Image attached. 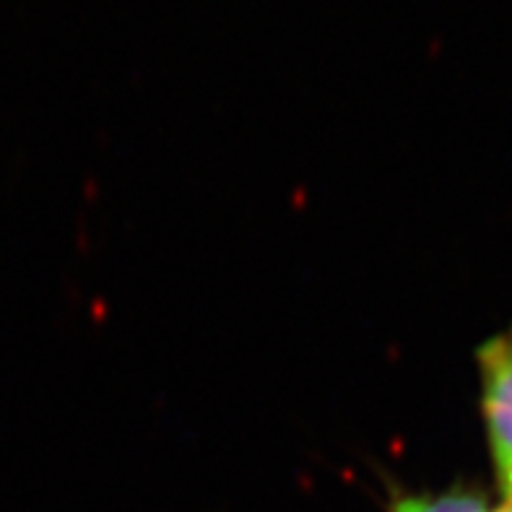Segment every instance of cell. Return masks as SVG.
Segmentation results:
<instances>
[{"instance_id": "obj_1", "label": "cell", "mask_w": 512, "mask_h": 512, "mask_svg": "<svg viewBox=\"0 0 512 512\" xmlns=\"http://www.w3.org/2000/svg\"><path fill=\"white\" fill-rule=\"evenodd\" d=\"M479 372L494 466L507 502H512V328L481 346Z\"/></svg>"}, {"instance_id": "obj_2", "label": "cell", "mask_w": 512, "mask_h": 512, "mask_svg": "<svg viewBox=\"0 0 512 512\" xmlns=\"http://www.w3.org/2000/svg\"><path fill=\"white\" fill-rule=\"evenodd\" d=\"M393 512H414V507H411V500L406 497V500L396 502V507H393Z\"/></svg>"}]
</instances>
